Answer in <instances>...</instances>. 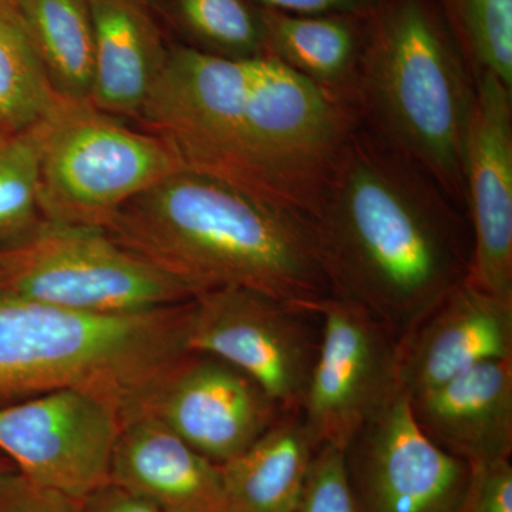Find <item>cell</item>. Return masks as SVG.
Returning <instances> with one entry per match:
<instances>
[{"label": "cell", "instance_id": "obj_1", "mask_svg": "<svg viewBox=\"0 0 512 512\" xmlns=\"http://www.w3.org/2000/svg\"><path fill=\"white\" fill-rule=\"evenodd\" d=\"M183 170L312 215L355 111L271 56L229 59L181 46L138 114Z\"/></svg>", "mask_w": 512, "mask_h": 512}, {"label": "cell", "instance_id": "obj_2", "mask_svg": "<svg viewBox=\"0 0 512 512\" xmlns=\"http://www.w3.org/2000/svg\"><path fill=\"white\" fill-rule=\"evenodd\" d=\"M330 293L397 339L467 281V214L419 165L359 124L311 215Z\"/></svg>", "mask_w": 512, "mask_h": 512}, {"label": "cell", "instance_id": "obj_3", "mask_svg": "<svg viewBox=\"0 0 512 512\" xmlns=\"http://www.w3.org/2000/svg\"><path fill=\"white\" fill-rule=\"evenodd\" d=\"M104 231L195 295L234 286L306 308L332 295L311 215L197 171L141 192Z\"/></svg>", "mask_w": 512, "mask_h": 512}, {"label": "cell", "instance_id": "obj_4", "mask_svg": "<svg viewBox=\"0 0 512 512\" xmlns=\"http://www.w3.org/2000/svg\"><path fill=\"white\" fill-rule=\"evenodd\" d=\"M476 79L436 0H377L357 116L466 211L464 143Z\"/></svg>", "mask_w": 512, "mask_h": 512}, {"label": "cell", "instance_id": "obj_5", "mask_svg": "<svg viewBox=\"0 0 512 512\" xmlns=\"http://www.w3.org/2000/svg\"><path fill=\"white\" fill-rule=\"evenodd\" d=\"M191 301L99 315L0 289V406L60 389L90 392L120 413L188 352Z\"/></svg>", "mask_w": 512, "mask_h": 512}, {"label": "cell", "instance_id": "obj_6", "mask_svg": "<svg viewBox=\"0 0 512 512\" xmlns=\"http://www.w3.org/2000/svg\"><path fill=\"white\" fill-rule=\"evenodd\" d=\"M39 131V210L56 224L104 229L128 201L183 170L163 141L89 100L59 97Z\"/></svg>", "mask_w": 512, "mask_h": 512}, {"label": "cell", "instance_id": "obj_7", "mask_svg": "<svg viewBox=\"0 0 512 512\" xmlns=\"http://www.w3.org/2000/svg\"><path fill=\"white\" fill-rule=\"evenodd\" d=\"M0 289L99 315L154 311L195 296L104 229L49 221L20 244L0 248Z\"/></svg>", "mask_w": 512, "mask_h": 512}, {"label": "cell", "instance_id": "obj_8", "mask_svg": "<svg viewBox=\"0 0 512 512\" xmlns=\"http://www.w3.org/2000/svg\"><path fill=\"white\" fill-rule=\"evenodd\" d=\"M188 350L210 353L254 379L284 412L302 413L320 345L315 309L247 288L192 299Z\"/></svg>", "mask_w": 512, "mask_h": 512}, {"label": "cell", "instance_id": "obj_9", "mask_svg": "<svg viewBox=\"0 0 512 512\" xmlns=\"http://www.w3.org/2000/svg\"><path fill=\"white\" fill-rule=\"evenodd\" d=\"M320 345L302 416L313 439L345 451L359 431L402 392L397 338L372 313L330 295L313 306Z\"/></svg>", "mask_w": 512, "mask_h": 512}, {"label": "cell", "instance_id": "obj_10", "mask_svg": "<svg viewBox=\"0 0 512 512\" xmlns=\"http://www.w3.org/2000/svg\"><path fill=\"white\" fill-rule=\"evenodd\" d=\"M238 367L188 350L158 373L121 413L163 424L214 463L234 460L284 414Z\"/></svg>", "mask_w": 512, "mask_h": 512}, {"label": "cell", "instance_id": "obj_11", "mask_svg": "<svg viewBox=\"0 0 512 512\" xmlns=\"http://www.w3.org/2000/svg\"><path fill=\"white\" fill-rule=\"evenodd\" d=\"M120 410L79 389L0 406V453L37 485L82 501L109 483Z\"/></svg>", "mask_w": 512, "mask_h": 512}, {"label": "cell", "instance_id": "obj_12", "mask_svg": "<svg viewBox=\"0 0 512 512\" xmlns=\"http://www.w3.org/2000/svg\"><path fill=\"white\" fill-rule=\"evenodd\" d=\"M360 512H460L473 477L467 461L441 450L400 392L343 451Z\"/></svg>", "mask_w": 512, "mask_h": 512}, {"label": "cell", "instance_id": "obj_13", "mask_svg": "<svg viewBox=\"0 0 512 512\" xmlns=\"http://www.w3.org/2000/svg\"><path fill=\"white\" fill-rule=\"evenodd\" d=\"M463 181L473 239L467 281L512 298V89L493 74L476 79Z\"/></svg>", "mask_w": 512, "mask_h": 512}, {"label": "cell", "instance_id": "obj_14", "mask_svg": "<svg viewBox=\"0 0 512 512\" xmlns=\"http://www.w3.org/2000/svg\"><path fill=\"white\" fill-rule=\"evenodd\" d=\"M512 359V298L466 281L397 339V382L414 394L470 367Z\"/></svg>", "mask_w": 512, "mask_h": 512}, {"label": "cell", "instance_id": "obj_15", "mask_svg": "<svg viewBox=\"0 0 512 512\" xmlns=\"http://www.w3.org/2000/svg\"><path fill=\"white\" fill-rule=\"evenodd\" d=\"M410 407L436 446L471 467L511 460L512 359L470 367L410 396Z\"/></svg>", "mask_w": 512, "mask_h": 512}, {"label": "cell", "instance_id": "obj_16", "mask_svg": "<svg viewBox=\"0 0 512 512\" xmlns=\"http://www.w3.org/2000/svg\"><path fill=\"white\" fill-rule=\"evenodd\" d=\"M109 481L161 512H228L220 464L147 417L123 419Z\"/></svg>", "mask_w": 512, "mask_h": 512}, {"label": "cell", "instance_id": "obj_17", "mask_svg": "<svg viewBox=\"0 0 512 512\" xmlns=\"http://www.w3.org/2000/svg\"><path fill=\"white\" fill-rule=\"evenodd\" d=\"M94 28L90 103L111 116H137L168 52L140 0H87Z\"/></svg>", "mask_w": 512, "mask_h": 512}, {"label": "cell", "instance_id": "obj_18", "mask_svg": "<svg viewBox=\"0 0 512 512\" xmlns=\"http://www.w3.org/2000/svg\"><path fill=\"white\" fill-rule=\"evenodd\" d=\"M261 13L268 56L357 114L370 15Z\"/></svg>", "mask_w": 512, "mask_h": 512}, {"label": "cell", "instance_id": "obj_19", "mask_svg": "<svg viewBox=\"0 0 512 512\" xmlns=\"http://www.w3.org/2000/svg\"><path fill=\"white\" fill-rule=\"evenodd\" d=\"M319 448L302 413L282 414L244 453L222 464L228 512H293Z\"/></svg>", "mask_w": 512, "mask_h": 512}, {"label": "cell", "instance_id": "obj_20", "mask_svg": "<svg viewBox=\"0 0 512 512\" xmlns=\"http://www.w3.org/2000/svg\"><path fill=\"white\" fill-rule=\"evenodd\" d=\"M63 99L89 100L94 72V28L87 0H12Z\"/></svg>", "mask_w": 512, "mask_h": 512}, {"label": "cell", "instance_id": "obj_21", "mask_svg": "<svg viewBox=\"0 0 512 512\" xmlns=\"http://www.w3.org/2000/svg\"><path fill=\"white\" fill-rule=\"evenodd\" d=\"M59 97L25 19L12 0H0V136L42 123Z\"/></svg>", "mask_w": 512, "mask_h": 512}, {"label": "cell", "instance_id": "obj_22", "mask_svg": "<svg viewBox=\"0 0 512 512\" xmlns=\"http://www.w3.org/2000/svg\"><path fill=\"white\" fill-rule=\"evenodd\" d=\"M474 79L493 74L512 89V0H436Z\"/></svg>", "mask_w": 512, "mask_h": 512}, {"label": "cell", "instance_id": "obj_23", "mask_svg": "<svg viewBox=\"0 0 512 512\" xmlns=\"http://www.w3.org/2000/svg\"><path fill=\"white\" fill-rule=\"evenodd\" d=\"M39 124L0 136V248L29 238L42 225L39 210Z\"/></svg>", "mask_w": 512, "mask_h": 512}, {"label": "cell", "instance_id": "obj_24", "mask_svg": "<svg viewBox=\"0 0 512 512\" xmlns=\"http://www.w3.org/2000/svg\"><path fill=\"white\" fill-rule=\"evenodd\" d=\"M175 10L202 52L229 59L268 56L261 9L247 0H175Z\"/></svg>", "mask_w": 512, "mask_h": 512}, {"label": "cell", "instance_id": "obj_25", "mask_svg": "<svg viewBox=\"0 0 512 512\" xmlns=\"http://www.w3.org/2000/svg\"><path fill=\"white\" fill-rule=\"evenodd\" d=\"M293 512H360L343 451L330 446L319 448Z\"/></svg>", "mask_w": 512, "mask_h": 512}, {"label": "cell", "instance_id": "obj_26", "mask_svg": "<svg viewBox=\"0 0 512 512\" xmlns=\"http://www.w3.org/2000/svg\"><path fill=\"white\" fill-rule=\"evenodd\" d=\"M460 512H512L511 460L473 467Z\"/></svg>", "mask_w": 512, "mask_h": 512}, {"label": "cell", "instance_id": "obj_27", "mask_svg": "<svg viewBox=\"0 0 512 512\" xmlns=\"http://www.w3.org/2000/svg\"><path fill=\"white\" fill-rule=\"evenodd\" d=\"M0 512H82L79 501L15 471L0 480Z\"/></svg>", "mask_w": 512, "mask_h": 512}, {"label": "cell", "instance_id": "obj_28", "mask_svg": "<svg viewBox=\"0 0 512 512\" xmlns=\"http://www.w3.org/2000/svg\"><path fill=\"white\" fill-rule=\"evenodd\" d=\"M262 9L291 15L369 16L377 0H256Z\"/></svg>", "mask_w": 512, "mask_h": 512}, {"label": "cell", "instance_id": "obj_29", "mask_svg": "<svg viewBox=\"0 0 512 512\" xmlns=\"http://www.w3.org/2000/svg\"><path fill=\"white\" fill-rule=\"evenodd\" d=\"M80 508L82 512H161L153 504L110 481L84 497Z\"/></svg>", "mask_w": 512, "mask_h": 512}, {"label": "cell", "instance_id": "obj_30", "mask_svg": "<svg viewBox=\"0 0 512 512\" xmlns=\"http://www.w3.org/2000/svg\"><path fill=\"white\" fill-rule=\"evenodd\" d=\"M15 471L18 470H16V467L13 466L12 461L0 453V480H2L3 477L9 476V474L15 473Z\"/></svg>", "mask_w": 512, "mask_h": 512}]
</instances>
